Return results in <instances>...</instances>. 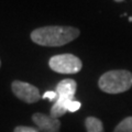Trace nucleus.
<instances>
[{"label": "nucleus", "mask_w": 132, "mask_h": 132, "mask_svg": "<svg viewBox=\"0 0 132 132\" xmlns=\"http://www.w3.org/2000/svg\"><path fill=\"white\" fill-rule=\"evenodd\" d=\"M79 30L73 27L48 26L31 32V40L42 46H63L79 35Z\"/></svg>", "instance_id": "f257e3e1"}, {"label": "nucleus", "mask_w": 132, "mask_h": 132, "mask_svg": "<svg viewBox=\"0 0 132 132\" xmlns=\"http://www.w3.org/2000/svg\"><path fill=\"white\" fill-rule=\"evenodd\" d=\"M98 86L107 94H121L132 87V73L126 69H114L102 74Z\"/></svg>", "instance_id": "f03ea898"}, {"label": "nucleus", "mask_w": 132, "mask_h": 132, "mask_svg": "<svg viewBox=\"0 0 132 132\" xmlns=\"http://www.w3.org/2000/svg\"><path fill=\"white\" fill-rule=\"evenodd\" d=\"M77 84L72 78H66V79L61 80L57 84L55 92L57 93V99L54 102V105L51 108V113L53 118L59 119L62 116H64L67 112L68 105L72 100H74V96L76 93Z\"/></svg>", "instance_id": "7ed1b4c3"}, {"label": "nucleus", "mask_w": 132, "mask_h": 132, "mask_svg": "<svg viewBox=\"0 0 132 132\" xmlns=\"http://www.w3.org/2000/svg\"><path fill=\"white\" fill-rule=\"evenodd\" d=\"M50 68L60 74H76L81 69V61L73 54H60L51 57Z\"/></svg>", "instance_id": "20e7f679"}, {"label": "nucleus", "mask_w": 132, "mask_h": 132, "mask_svg": "<svg viewBox=\"0 0 132 132\" xmlns=\"http://www.w3.org/2000/svg\"><path fill=\"white\" fill-rule=\"evenodd\" d=\"M11 89L16 98H19L20 100L27 102V104H34V102H38L42 98L39 88L26 81H12Z\"/></svg>", "instance_id": "39448f33"}, {"label": "nucleus", "mask_w": 132, "mask_h": 132, "mask_svg": "<svg viewBox=\"0 0 132 132\" xmlns=\"http://www.w3.org/2000/svg\"><path fill=\"white\" fill-rule=\"evenodd\" d=\"M32 121L40 132H60L61 129V121L48 114L36 112L32 116Z\"/></svg>", "instance_id": "423d86ee"}, {"label": "nucleus", "mask_w": 132, "mask_h": 132, "mask_svg": "<svg viewBox=\"0 0 132 132\" xmlns=\"http://www.w3.org/2000/svg\"><path fill=\"white\" fill-rule=\"evenodd\" d=\"M86 132H105L101 120L96 117H88L85 119Z\"/></svg>", "instance_id": "0eeeda50"}, {"label": "nucleus", "mask_w": 132, "mask_h": 132, "mask_svg": "<svg viewBox=\"0 0 132 132\" xmlns=\"http://www.w3.org/2000/svg\"><path fill=\"white\" fill-rule=\"evenodd\" d=\"M113 132H132V117H127L119 122Z\"/></svg>", "instance_id": "6e6552de"}, {"label": "nucleus", "mask_w": 132, "mask_h": 132, "mask_svg": "<svg viewBox=\"0 0 132 132\" xmlns=\"http://www.w3.org/2000/svg\"><path fill=\"white\" fill-rule=\"evenodd\" d=\"M13 132H40L38 128H32L27 126H18L14 128Z\"/></svg>", "instance_id": "1a4fd4ad"}, {"label": "nucleus", "mask_w": 132, "mask_h": 132, "mask_svg": "<svg viewBox=\"0 0 132 132\" xmlns=\"http://www.w3.org/2000/svg\"><path fill=\"white\" fill-rule=\"evenodd\" d=\"M57 93L55 92H52V90H47V92H45L44 94H43V96H42V98L43 99H48V100H51V101H56V99H57Z\"/></svg>", "instance_id": "9d476101"}, {"label": "nucleus", "mask_w": 132, "mask_h": 132, "mask_svg": "<svg viewBox=\"0 0 132 132\" xmlns=\"http://www.w3.org/2000/svg\"><path fill=\"white\" fill-rule=\"evenodd\" d=\"M79 108H80V102L74 99V100H72L71 102H69L68 108H67V112L68 111L69 112H75V111H77Z\"/></svg>", "instance_id": "9b49d317"}, {"label": "nucleus", "mask_w": 132, "mask_h": 132, "mask_svg": "<svg viewBox=\"0 0 132 132\" xmlns=\"http://www.w3.org/2000/svg\"><path fill=\"white\" fill-rule=\"evenodd\" d=\"M114 1H117V2H121V1H123V0H114Z\"/></svg>", "instance_id": "f8f14e48"}, {"label": "nucleus", "mask_w": 132, "mask_h": 132, "mask_svg": "<svg viewBox=\"0 0 132 132\" xmlns=\"http://www.w3.org/2000/svg\"><path fill=\"white\" fill-rule=\"evenodd\" d=\"M0 67H1V61H0Z\"/></svg>", "instance_id": "ddd939ff"}]
</instances>
